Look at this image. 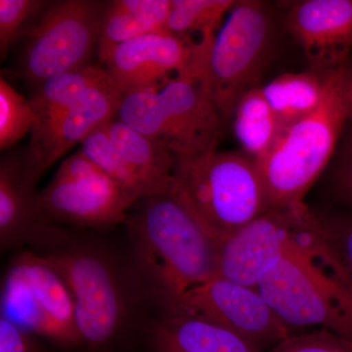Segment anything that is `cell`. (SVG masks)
Here are the masks:
<instances>
[{"label":"cell","instance_id":"6da1fadb","mask_svg":"<svg viewBox=\"0 0 352 352\" xmlns=\"http://www.w3.org/2000/svg\"><path fill=\"white\" fill-rule=\"evenodd\" d=\"M139 203L124 221L136 281L168 314L190 289L217 276L219 242L171 189Z\"/></svg>","mask_w":352,"mask_h":352},{"label":"cell","instance_id":"7a4b0ae2","mask_svg":"<svg viewBox=\"0 0 352 352\" xmlns=\"http://www.w3.org/2000/svg\"><path fill=\"white\" fill-rule=\"evenodd\" d=\"M256 289L289 330L316 326L352 340V291L319 240L309 208Z\"/></svg>","mask_w":352,"mask_h":352},{"label":"cell","instance_id":"3957f363","mask_svg":"<svg viewBox=\"0 0 352 352\" xmlns=\"http://www.w3.org/2000/svg\"><path fill=\"white\" fill-rule=\"evenodd\" d=\"M171 191L217 242L267 212L258 164L239 152L175 155Z\"/></svg>","mask_w":352,"mask_h":352},{"label":"cell","instance_id":"277c9868","mask_svg":"<svg viewBox=\"0 0 352 352\" xmlns=\"http://www.w3.org/2000/svg\"><path fill=\"white\" fill-rule=\"evenodd\" d=\"M346 122L339 67L326 71L325 91L318 109L287 127L270 151L256 161L267 212L305 204L310 187L332 159Z\"/></svg>","mask_w":352,"mask_h":352},{"label":"cell","instance_id":"5b68a950","mask_svg":"<svg viewBox=\"0 0 352 352\" xmlns=\"http://www.w3.org/2000/svg\"><path fill=\"white\" fill-rule=\"evenodd\" d=\"M108 1H48L25 25L17 76L38 90L44 82L89 66L98 48Z\"/></svg>","mask_w":352,"mask_h":352},{"label":"cell","instance_id":"8992f818","mask_svg":"<svg viewBox=\"0 0 352 352\" xmlns=\"http://www.w3.org/2000/svg\"><path fill=\"white\" fill-rule=\"evenodd\" d=\"M212 43L201 41L187 69L157 88L146 115L145 135L175 155L214 151L223 138L226 124L208 80Z\"/></svg>","mask_w":352,"mask_h":352},{"label":"cell","instance_id":"52a82bcc","mask_svg":"<svg viewBox=\"0 0 352 352\" xmlns=\"http://www.w3.org/2000/svg\"><path fill=\"white\" fill-rule=\"evenodd\" d=\"M66 282L82 344L108 346L126 324L129 296L126 282L109 254L96 248H61L41 254Z\"/></svg>","mask_w":352,"mask_h":352},{"label":"cell","instance_id":"ba28073f","mask_svg":"<svg viewBox=\"0 0 352 352\" xmlns=\"http://www.w3.org/2000/svg\"><path fill=\"white\" fill-rule=\"evenodd\" d=\"M273 25L263 2L236 1L215 34L208 59V80L224 124L241 97L258 87L270 56Z\"/></svg>","mask_w":352,"mask_h":352},{"label":"cell","instance_id":"9c48e42d","mask_svg":"<svg viewBox=\"0 0 352 352\" xmlns=\"http://www.w3.org/2000/svg\"><path fill=\"white\" fill-rule=\"evenodd\" d=\"M1 316L34 336L64 346L82 344L66 282L43 254L21 252L1 283Z\"/></svg>","mask_w":352,"mask_h":352},{"label":"cell","instance_id":"30bf717a","mask_svg":"<svg viewBox=\"0 0 352 352\" xmlns=\"http://www.w3.org/2000/svg\"><path fill=\"white\" fill-rule=\"evenodd\" d=\"M38 210L50 223L105 229L124 223L131 208L120 187L78 150L64 160L43 191Z\"/></svg>","mask_w":352,"mask_h":352},{"label":"cell","instance_id":"8fae6325","mask_svg":"<svg viewBox=\"0 0 352 352\" xmlns=\"http://www.w3.org/2000/svg\"><path fill=\"white\" fill-rule=\"evenodd\" d=\"M168 314L208 319L237 333L261 352L292 335L256 289L219 276L190 289Z\"/></svg>","mask_w":352,"mask_h":352},{"label":"cell","instance_id":"7c38bea8","mask_svg":"<svg viewBox=\"0 0 352 352\" xmlns=\"http://www.w3.org/2000/svg\"><path fill=\"white\" fill-rule=\"evenodd\" d=\"M307 208L270 210L220 240L217 276L256 289L283 256Z\"/></svg>","mask_w":352,"mask_h":352},{"label":"cell","instance_id":"4fadbf2b","mask_svg":"<svg viewBox=\"0 0 352 352\" xmlns=\"http://www.w3.org/2000/svg\"><path fill=\"white\" fill-rule=\"evenodd\" d=\"M120 98L115 83H108L92 90L80 103L47 124L32 129L31 140L22 154L28 179L36 186L44 173L69 150L82 144L97 127L116 119Z\"/></svg>","mask_w":352,"mask_h":352},{"label":"cell","instance_id":"5bb4252c","mask_svg":"<svg viewBox=\"0 0 352 352\" xmlns=\"http://www.w3.org/2000/svg\"><path fill=\"white\" fill-rule=\"evenodd\" d=\"M199 41L163 30L120 44L106 60L105 71L120 94L160 87L171 74L182 73L195 56Z\"/></svg>","mask_w":352,"mask_h":352},{"label":"cell","instance_id":"9a60e30c","mask_svg":"<svg viewBox=\"0 0 352 352\" xmlns=\"http://www.w3.org/2000/svg\"><path fill=\"white\" fill-rule=\"evenodd\" d=\"M25 175L22 154H7L0 162V247L2 251L34 245L56 251L69 235L46 221L38 210V192Z\"/></svg>","mask_w":352,"mask_h":352},{"label":"cell","instance_id":"2e32d148","mask_svg":"<svg viewBox=\"0 0 352 352\" xmlns=\"http://www.w3.org/2000/svg\"><path fill=\"white\" fill-rule=\"evenodd\" d=\"M289 32L314 71L342 66L352 50V0H305L287 13Z\"/></svg>","mask_w":352,"mask_h":352},{"label":"cell","instance_id":"e0dca14e","mask_svg":"<svg viewBox=\"0 0 352 352\" xmlns=\"http://www.w3.org/2000/svg\"><path fill=\"white\" fill-rule=\"evenodd\" d=\"M148 339L153 352H261L228 329L186 314H162Z\"/></svg>","mask_w":352,"mask_h":352},{"label":"cell","instance_id":"ac0fdd59","mask_svg":"<svg viewBox=\"0 0 352 352\" xmlns=\"http://www.w3.org/2000/svg\"><path fill=\"white\" fill-rule=\"evenodd\" d=\"M105 129L138 176L147 198L170 191L175 156L168 147L146 138L117 118L107 122Z\"/></svg>","mask_w":352,"mask_h":352},{"label":"cell","instance_id":"d6986e66","mask_svg":"<svg viewBox=\"0 0 352 352\" xmlns=\"http://www.w3.org/2000/svg\"><path fill=\"white\" fill-rule=\"evenodd\" d=\"M171 0H113L102 19L97 55L102 63L120 44L163 31L170 15Z\"/></svg>","mask_w":352,"mask_h":352},{"label":"cell","instance_id":"ffe728a7","mask_svg":"<svg viewBox=\"0 0 352 352\" xmlns=\"http://www.w3.org/2000/svg\"><path fill=\"white\" fill-rule=\"evenodd\" d=\"M326 71L287 73L261 88L282 127L286 129L315 112L323 100Z\"/></svg>","mask_w":352,"mask_h":352},{"label":"cell","instance_id":"44dd1931","mask_svg":"<svg viewBox=\"0 0 352 352\" xmlns=\"http://www.w3.org/2000/svg\"><path fill=\"white\" fill-rule=\"evenodd\" d=\"M112 82L105 69L94 65L51 78L30 99L36 118L32 129L80 103L92 90Z\"/></svg>","mask_w":352,"mask_h":352},{"label":"cell","instance_id":"7402d4cb","mask_svg":"<svg viewBox=\"0 0 352 352\" xmlns=\"http://www.w3.org/2000/svg\"><path fill=\"white\" fill-rule=\"evenodd\" d=\"M231 120L245 154L256 162L270 151L285 131L259 87L241 97Z\"/></svg>","mask_w":352,"mask_h":352},{"label":"cell","instance_id":"603a6c76","mask_svg":"<svg viewBox=\"0 0 352 352\" xmlns=\"http://www.w3.org/2000/svg\"><path fill=\"white\" fill-rule=\"evenodd\" d=\"M234 0H171L170 15L164 30L186 41L192 34L201 39L215 36L235 6Z\"/></svg>","mask_w":352,"mask_h":352},{"label":"cell","instance_id":"cb8c5ba5","mask_svg":"<svg viewBox=\"0 0 352 352\" xmlns=\"http://www.w3.org/2000/svg\"><path fill=\"white\" fill-rule=\"evenodd\" d=\"M105 124L88 134L80 144V150L97 166H100L109 177L112 178L132 207L134 204L145 200L147 197L138 176L122 157L117 146L111 140Z\"/></svg>","mask_w":352,"mask_h":352},{"label":"cell","instance_id":"d4e9b609","mask_svg":"<svg viewBox=\"0 0 352 352\" xmlns=\"http://www.w3.org/2000/svg\"><path fill=\"white\" fill-rule=\"evenodd\" d=\"M314 212L319 240L352 291V214Z\"/></svg>","mask_w":352,"mask_h":352},{"label":"cell","instance_id":"484cf974","mask_svg":"<svg viewBox=\"0 0 352 352\" xmlns=\"http://www.w3.org/2000/svg\"><path fill=\"white\" fill-rule=\"evenodd\" d=\"M31 102L0 76V149H8L32 132L34 126Z\"/></svg>","mask_w":352,"mask_h":352},{"label":"cell","instance_id":"4316f807","mask_svg":"<svg viewBox=\"0 0 352 352\" xmlns=\"http://www.w3.org/2000/svg\"><path fill=\"white\" fill-rule=\"evenodd\" d=\"M45 0H0V58L20 38L21 30L47 4Z\"/></svg>","mask_w":352,"mask_h":352},{"label":"cell","instance_id":"83f0119b","mask_svg":"<svg viewBox=\"0 0 352 352\" xmlns=\"http://www.w3.org/2000/svg\"><path fill=\"white\" fill-rule=\"evenodd\" d=\"M268 352H352V340L327 329L289 336Z\"/></svg>","mask_w":352,"mask_h":352},{"label":"cell","instance_id":"f1b7e54d","mask_svg":"<svg viewBox=\"0 0 352 352\" xmlns=\"http://www.w3.org/2000/svg\"><path fill=\"white\" fill-rule=\"evenodd\" d=\"M335 200L352 210V140L340 149L330 177Z\"/></svg>","mask_w":352,"mask_h":352},{"label":"cell","instance_id":"f546056e","mask_svg":"<svg viewBox=\"0 0 352 352\" xmlns=\"http://www.w3.org/2000/svg\"><path fill=\"white\" fill-rule=\"evenodd\" d=\"M0 352H41L34 336L0 316Z\"/></svg>","mask_w":352,"mask_h":352},{"label":"cell","instance_id":"4dcf8cb0","mask_svg":"<svg viewBox=\"0 0 352 352\" xmlns=\"http://www.w3.org/2000/svg\"><path fill=\"white\" fill-rule=\"evenodd\" d=\"M342 94L346 102L347 122H352V59H347L340 67Z\"/></svg>","mask_w":352,"mask_h":352}]
</instances>
